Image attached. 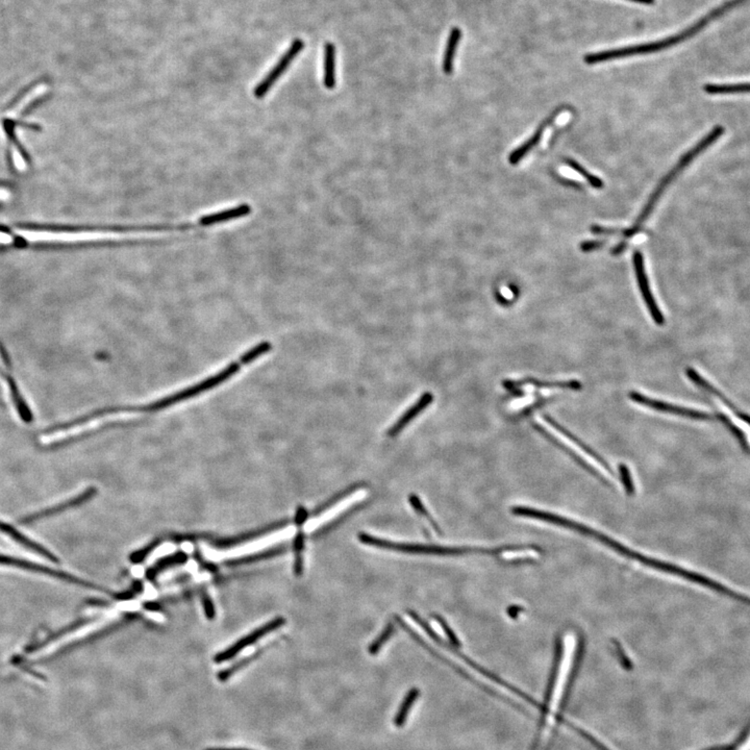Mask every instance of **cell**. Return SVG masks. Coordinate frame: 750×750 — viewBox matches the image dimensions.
Here are the masks:
<instances>
[{"instance_id":"f1b7e54d","label":"cell","mask_w":750,"mask_h":750,"mask_svg":"<svg viewBox=\"0 0 750 750\" xmlns=\"http://www.w3.org/2000/svg\"><path fill=\"white\" fill-rule=\"evenodd\" d=\"M619 475H620L621 482H623V486H625L626 493H627L628 495H634V482H632L630 469H628V467L626 466V465L621 464L620 466H619Z\"/></svg>"},{"instance_id":"83f0119b","label":"cell","mask_w":750,"mask_h":750,"mask_svg":"<svg viewBox=\"0 0 750 750\" xmlns=\"http://www.w3.org/2000/svg\"><path fill=\"white\" fill-rule=\"evenodd\" d=\"M435 619L436 621H437L438 625L441 626L442 630H443L444 632H445L447 638H448V640L450 641L451 645H453V647H461V641H460V639L458 638L457 635L455 634V632L451 630L450 626L447 625L445 619H444L443 617L440 616V615H435Z\"/></svg>"},{"instance_id":"4fadbf2b","label":"cell","mask_w":750,"mask_h":750,"mask_svg":"<svg viewBox=\"0 0 750 750\" xmlns=\"http://www.w3.org/2000/svg\"><path fill=\"white\" fill-rule=\"evenodd\" d=\"M544 420H545V421L547 422V424H550L552 428H554L555 431H559V433H562V435L565 436V437L568 438L570 441H572L573 443L575 444V445L579 447V448H581V450L584 451V453H587L589 457L592 458L593 460H595V461H596L597 463L601 465V466H603V468H605L608 473L613 475V470L612 468H610V464H608V462L606 461V460L603 459V457H601V455H599L598 453H597L596 451L594 450V449L591 448V447L588 446L587 444L584 443V442L581 441V439H579V438H577L576 436L574 435V433H572V431H569V429L564 428V426H562L561 424H559L557 420L554 419V418H552V416L548 415V414H545V415H544Z\"/></svg>"},{"instance_id":"277c9868","label":"cell","mask_w":750,"mask_h":750,"mask_svg":"<svg viewBox=\"0 0 750 750\" xmlns=\"http://www.w3.org/2000/svg\"><path fill=\"white\" fill-rule=\"evenodd\" d=\"M0 565L13 566V567L28 570V572L41 573V574L48 575V576L55 577V579L68 581V583L74 584V585L81 586V587L103 591V588L98 587V586L96 585H93V584L88 583V581H83V579H77V577L73 576V575L69 574V573L52 569V568L39 565V564L33 563V562L16 559V557H10V555H0Z\"/></svg>"},{"instance_id":"d590c367","label":"cell","mask_w":750,"mask_h":750,"mask_svg":"<svg viewBox=\"0 0 750 750\" xmlns=\"http://www.w3.org/2000/svg\"><path fill=\"white\" fill-rule=\"evenodd\" d=\"M628 1L636 2V4H646V6H652L656 2V0H628Z\"/></svg>"},{"instance_id":"44dd1931","label":"cell","mask_w":750,"mask_h":750,"mask_svg":"<svg viewBox=\"0 0 750 750\" xmlns=\"http://www.w3.org/2000/svg\"><path fill=\"white\" fill-rule=\"evenodd\" d=\"M305 533L298 532L294 538L293 550L295 559H294V573L296 576H302L304 573V550H305Z\"/></svg>"},{"instance_id":"ba28073f","label":"cell","mask_w":750,"mask_h":750,"mask_svg":"<svg viewBox=\"0 0 750 750\" xmlns=\"http://www.w3.org/2000/svg\"><path fill=\"white\" fill-rule=\"evenodd\" d=\"M630 398L636 404L652 409V410L663 411V413L692 418L707 417L708 416V411L693 410V409L686 408V407L678 406V404L661 402V400L648 397V396L643 395V394L637 392V391H632L630 393Z\"/></svg>"},{"instance_id":"484cf974","label":"cell","mask_w":750,"mask_h":750,"mask_svg":"<svg viewBox=\"0 0 750 750\" xmlns=\"http://www.w3.org/2000/svg\"><path fill=\"white\" fill-rule=\"evenodd\" d=\"M186 559H187V557L183 554H178L172 555V557H165V559H161V561L159 562L152 570H149V572H147V577L148 579H154V577L156 576L159 572H161V570L169 567L170 565H174V564L178 565V564L183 563V562H186Z\"/></svg>"},{"instance_id":"30bf717a","label":"cell","mask_w":750,"mask_h":750,"mask_svg":"<svg viewBox=\"0 0 750 750\" xmlns=\"http://www.w3.org/2000/svg\"><path fill=\"white\" fill-rule=\"evenodd\" d=\"M251 211V207L249 205L242 203V205H237V207L232 208L229 210L205 215V216L199 218L197 222H198L199 227H214V225H220V223L229 222V221L237 220V219L249 216Z\"/></svg>"},{"instance_id":"d4e9b609","label":"cell","mask_w":750,"mask_h":750,"mask_svg":"<svg viewBox=\"0 0 750 750\" xmlns=\"http://www.w3.org/2000/svg\"><path fill=\"white\" fill-rule=\"evenodd\" d=\"M409 500H410L411 506H413L414 510H415L420 516L428 520L429 524L433 526V530L438 533V535H441L442 530H440L439 526H438L437 522L431 518V514H429L428 511L426 510V506L422 504L421 499H419V496H417V495L415 494H411L410 497H409Z\"/></svg>"},{"instance_id":"7a4b0ae2","label":"cell","mask_w":750,"mask_h":750,"mask_svg":"<svg viewBox=\"0 0 750 750\" xmlns=\"http://www.w3.org/2000/svg\"><path fill=\"white\" fill-rule=\"evenodd\" d=\"M723 134H725V128H723V126H715L711 132H708V135H705V136L703 137V138L701 139L693 148H691L687 154H683V156L679 159L678 164L670 170L669 174H668L665 178L661 179V183H659L658 188L654 190V194L650 197L647 205L644 208L642 214L639 216L638 220L636 221L634 227L630 229H627V231H625V234H623V236H625V238H630V237L634 236V234H637V232L639 231L641 225L645 222L646 219H647L648 216L652 213L654 205L658 203V200L660 199L661 194L664 193V191L667 189L668 186H669L674 179L678 178V174H681V171H683V169H686L689 164H691L692 161L695 160L699 154H703V152H705L708 148L711 147L715 142H717V140H718Z\"/></svg>"},{"instance_id":"d6986e66","label":"cell","mask_w":750,"mask_h":750,"mask_svg":"<svg viewBox=\"0 0 750 750\" xmlns=\"http://www.w3.org/2000/svg\"><path fill=\"white\" fill-rule=\"evenodd\" d=\"M703 90L710 95L750 94V83L725 84V85L708 84L703 87Z\"/></svg>"},{"instance_id":"8992f818","label":"cell","mask_w":750,"mask_h":750,"mask_svg":"<svg viewBox=\"0 0 750 750\" xmlns=\"http://www.w3.org/2000/svg\"><path fill=\"white\" fill-rule=\"evenodd\" d=\"M285 623H286V619L283 618V617H278V618L273 619V620L270 621L266 625L261 626L260 628H256V630L250 632L244 638L240 639L238 642L227 648L225 652L217 654L214 658L215 663H223V661L232 660L234 657L238 656L243 649L256 643V641L260 640L263 637L268 635L269 632L282 627L283 625H285Z\"/></svg>"},{"instance_id":"836d02e7","label":"cell","mask_w":750,"mask_h":750,"mask_svg":"<svg viewBox=\"0 0 750 750\" xmlns=\"http://www.w3.org/2000/svg\"><path fill=\"white\" fill-rule=\"evenodd\" d=\"M736 750H750V734L737 747Z\"/></svg>"},{"instance_id":"e0dca14e","label":"cell","mask_w":750,"mask_h":750,"mask_svg":"<svg viewBox=\"0 0 750 750\" xmlns=\"http://www.w3.org/2000/svg\"><path fill=\"white\" fill-rule=\"evenodd\" d=\"M324 87L333 90L336 87V46L331 42L324 45Z\"/></svg>"},{"instance_id":"ac0fdd59","label":"cell","mask_w":750,"mask_h":750,"mask_svg":"<svg viewBox=\"0 0 750 750\" xmlns=\"http://www.w3.org/2000/svg\"><path fill=\"white\" fill-rule=\"evenodd\" d=\"M419 696L420 690L418 688H413L407 693L402 705H399L397 713L395 715V719H394V725H395L396 727H398V729L404 727L407 720H408L409 715L411 713V708H413L416 700L419 698Z\"/></svg>"},{"instance_id":"e575fe53","label":"cell","mask_w":750,"mask_h":750,"mask_svg":"<svg viewBox=\"0 0 750 750\" xmlns=\"http://www.w3.org/2000/svg\"><path fill=\"white\" fill-rule=\"evenodd\" d=\"M625 247L626 244L625 242L620 243L618 246H616L614 249H613L612 254H614V256H617V254H620L621 252L623 251V250H625Z\"/></svg>"},{"instance_id":"ffe728a7","label":"cell","mask_w":750,"mask_h":750,"mask_svg":"<svg viewBox=\"0 0 750 750\" xmlns=\"http://www.w3.org/2000/svg\"><path fill=\"white\" fill-rule=\"evenodd\" d=\"M363 487H365L364 484H353V486H349L348 488L345 489V490L340 491L339 493H337V494L334 495L333 497H331V499L326 500V501L325 502H323L322 504H320V506H318V508H316L315 510L313 511V512L309 513V517L318 516V515L322 514V513L325 512V511L329 510V508H331V506H335V504H337L338 502L341 501V500L346 499V497H348L349 495L353 494V493H355L356 491L360 490V489L363 488Z\"/></svg>"},{"instance_id":"5b68a950","label":"cell","mask_w":750,"mask_h":750,"mask_svg":"<svg viewBox=\"0 0 750 750\" xmlns=\"http://www.w3.org/2000/svg\"><path fill=\"white\" fill-rule=\"evenodd\" d=\"M305 48V42L302 39H295L293 43L290 46L289 50H287L286 54L280 57V61L278 62L275 66L272 68L271 72L266 75L264 79L256 86V89L254 91V96L256 98H263L266 96L267 93L269 92L270 89L273 87L274 84L280 79L282 76L283 73L286 72L290 64L294 61L296 57L302 52V50Z\"/></svg>"},{"instance_id":"7402d4cb","label":"cell","mask_w":750,"mask_h":750,"mask_svg":"<svg viewBox=\"0 0 750 750\" xmlns=\"http://www.w3.org/2000/svg\"><path fill=\"white\" fill-rule=\"evenodd\" d=\"M714 399L715 404H716L717 406L719 407V409H720V410L722 411L723 413H725V415L727 416V418L731 420L732 424H734V426H736V428H738L739 429H740V431H742L743 433H744L745 437H746L747 441H749V443L750 444L749 424H746L744 420L739 419V418L737 417V416L734 415V414L732 413L731 410H729V407L725 406V404H723V402H721V400L719 399L718 397L714 396Z\"/></svg>"},{"instance_id":"9a60e30c","label":"cell","mask_w":750,"mask_h":750,"mask_svg":"<svg viewBox=\"0 0 750 750\" xmlns=\"http://www.w3.org/2000/svg\"><path fill=\"white\" fill-rule=\"evenodd\" d=\"M559 113V110H557V112L554 113V115L548 117V118L539 126V128H538L537 132H535L534 136H533L532 138L528 139L525 143L522 144L520 147L515 149L514 152L510 154V157H508V161H510V163L512 164V165L519 163V161H521L522 159L530 152V150H532V148H534L535 146H537L538 144H539L546 128H547V126L550 125V123H554L555 117L557 116Z\"/></svg>"},{"instance_id":"9c48e42d","label":"cell","mask_w":750,"mask_h":750,"mask_svg":"<svg viewBox=\"0 0 750 750\" xmlns=\"http://www.w3.org/2000/svg\"><path fill=\"white\" fill-rule=\"evenodd\" d=\"M96 488H94V487H90L87 490H85L83 493H81V494L77 495L76 497H73V499L67 500V501L57 504V506H52V508H45V510L41 511V512L30 515V516L22 519L21 522H23V523H32V522L44 518V517H48L50 516V515H55L57 514V513L63 512V511L67 510V508L79 506V504H83L84 502L93 499V497L96 495Z\"/></svg>"},{"instance_id":"5bb4252c","label":"cell","mask_w":750,"mask_h":750,"mask_svg":"<svg viewBox=\"0 0 750 750\" xmlns=\"http://www.w3.org/2000/svg\"><path fill=\"white\" fill-rule=\"evenodd\" d=\"M533 428L536 429V431H538V433H540V435L543 436V437L545 438L547 441H550V443L554 444V445L557 447V448L561 449V450L564 451L566 455H569V457L572 458L573 461L576 462V463L579 464V466L583 467L585 470H587L588 472L591 473V475H594V477H597L599 481L605 482L606 484H608L607 479H606L605 477H603V475H599L598 471H597L596 469L593 468V467L591 466L589 463H587L585 460L581 459V455H577V453H575V451H573L569 446L565 445V444L562 443V442L559 441V440H557L554 435H552V433H550V431H547V429L543 428V426H540V424H536V422H534V424H533Z\"/></svg>"},{"instance_id":"8d00e7d4","label":"cell","mask_w":750,"mask_h":750,"mask_svg":"<svg viewBox=\"0 0 750 750\" xmlns=\"http://www.w3.org/2000/svg\"><path fill=\"white\" fill-rule=\"evenodd\" d=\"M6 196H8V193H6V190H4V188L0 186V199L4 198V197Z\"/></svg>"},{"instance_id":"d6a6232c","label":"cell","mask_w":750,"mask_h":750,"mask_svg":"<svg viewBox=\"0 0 750 750\" xmlns=\"http://www.w3.org/2000/svg\"><path fill=\"white\" fill-rule=\"evenodd\" d=\"M591 231L596 234H618L619 232L625 234V231H619V229H606V227H599V225H595V227H591Z\"/></svg>"},{"instance_id":"4316f807","label":"cell","mask_w":750,"mask_h":750,"mask_svg":"<svg viewBox=\"0 0 750 750\" xmlns=\"http://www.w3.org/2000/svg\"><path fill=\"white\" fill-rule=\"evenodd\" d=\"M565 161L572 168V169H574L575 171L579 172L581 176H583L584 178L587 179L588 183H589L592 187L596 188V189H601V188L603 187V181H601V178H596V176L591 174L590 172H588L587 170L583 167V166L579 165L577 161L572 160V159H567Z\"/></svg>"},{"instance_id":"1f68e13d","label":"cell","mask_w":750,"mask_h":750,"mask_svg":"<svg viewBox=\"0 0 750 750\" xmlns=\"http://www.w3.org/2000/svg\"><path fill=\"white\" fill-rule=\"evenodd\" d=\"M203 607H205V614H207L208 618L213 619L215 617V610L213 603H212L211 599L207 595H203Z\"/></svg>"},{"instance_id":"52a82bcc","label":"cell","mask_w":750,"mask_h":750,"mask_svg":"<svg viewBox=\"0 0 750 750\" xmlns=\"http://www.w3.org/2000/svg\"><path fill=\"white\" fill-rule=\"evenodd\" d=\"M632 261H634L637 282H638L639 289H640L641 295H642L644 302H645L646 307H647L648 311H649L650 315H652L654 322L659 325L664 324L665 319H664V316L663 314H661L660 307H659L656 300H654V295H652L649 282H648L647 274H646L645 271V265H644L643 254H641L640 251L635 252L634 256H632Z\"/></svg>"},{"instance_id":"603a6c76","label":"cell","mask_w":750,"mask_h":750,"mask_svg":"<svg viewBox=\"0 0 750 750\" xmlns=\"http://www.w3.org/2000/svg\"><path fill=\"white\" fill-rule=\"evenodd\" d=\"M394 632H395V625H394L393 623H389L386 627L382 630V632H380V636H378L377 638L371 643V645L369 646V654H370L371 656H375V654H377L378 652L382 650V648L384 647L385 644L390 640Z\"/></svg>"},{"instance_id":"74e56055","label":"cell","mask_w":750,"mask_h":750,"mask_svg":"<svg viewBox=\"0 0 750 750\" xmlns=\"http://www.w3.org/2000/svg\"><path fill=\"white\" fill-rule=\"evenodd\" d=\"M205 750H254L249 749H208Z\"/></svg>"},{"instance_id":"8fae6325","label":"cell","mask_w":750,"mask_h":750,"mask_svg":"<svg viewBox=\"0 0 750 750\" xmlns=\"http://www.w3.org/2000/svg\"><path fill=\"white\" fill-rule=\"evenodd\" d=\"M524 385H528V386H534L539 389H568V390H581L583 388V385L581 382L575 380H561V382H550V380H541L538 378L525 377L518 380H504V387L508 390L512 388H519L520 386H524Z\"/></svg>"},{"instance_id":"f546056e","label":"cell","mask_w":750,"mask_h":750,"mask_svg":"<svg viewBox=\"0 0 750 750\" xmlns=\"http://www.w3.org/2000/svg\"><path fill=\"white\" fill-rule=\"evenodd\" d=\"M309 518V513L305 506H298L297 511L295 514V523L297 526H302L305 523L307 519Z\"/></svg>"},{"instance_id":"7c38bea8","label":"cell","mask_w":750,"mask_h":750,"mask_svg":"<svg viewBox=\"0 0 750 750\" xmlns=\"http://www.w3.org/2000/svg\"><path fill=\"white\" fill-rule=\"evenodd\" d=\"M433 402V395L431 392H426L419 398L417 402L410 409H408L402 417L391 426L388 431L389 437H396L411 421H413L420 413H422Z\"/></svg>"},{"instance_id":"4dcf8cb0","label":"cell","mask_w":750,"mask_h":750,"mask_svg":"<svg viewBox=\"0 0 750 750\" xmlns=\"http://www.w3.org/2000/svg\"><path fill=\"white\" fill-rule=\"evenodd\" d=\"M605 243V241H588V242L581 243V249L585 252L592 251V250L601 249Z\"/></svg>"},{"instance_id":"2e32d148","label":"cell","mask_w":750,"mask_h":750,"mask_svg":"<svg viewBox=\"0 0 750 750\" xmlns=\"http://www.w3.org/2000/svg\"><path fill=\"white\" fill-rule=\"evenodd\" d=\"M461 39V28H451L450 33H449V36L447 38L445 52H444L443 57V64H442V67H443V72L445 74H451V73H453L455 52H457V48L458 46H459Z\"/></svg>"},{"instance_id":"3957f363","label":"cell","mask_w":750,"mask_h":750,"mask_svg":"<svg viewBox=\"0 0 750 750\" xmlns=\"http://www.w3.org/2000/svg\"><path fill=\"white\" fill-rule=\"evenodd\" d=\"M360 543L365 545L373 546V547L382 548V550H393V552H404V554L413 555H462L467 554H484V555H500L508 552L511 546L497 548L484 547H449V546L428 545V544H411L398 543V542L389 541L382 538L373 537L371 535L360 533L358 535Z\"/></svg>"},{"instance_id":"cb8c5ba5","label":"cell","mask_w":750,"mask_h":750,"mask_svg":"<svg viewBox=\"0 0 750 750\" xmlns=\"http://www.w3.org/2000/svg\"><path fill=\"white\" fill-rule=\"evenodd\" d=\"M286 547L285 546H280V547L273 548V550H267V552H260L254 555H249V557H244V559H236V561L229 562V565H241V564H249L254 563V562L261 561V559H270V557H276V555H282L283 552H286Z\"/></svg>"},{"instance_id":"6da1fadb","label":"cell","mask_w":750,"mask_h":750,"mask_svg":"<svg viewBox=\"0 0 750 750\" xmlns=\"http://www.w3.org/2000/svg\"><path fill=\"white\" fill-rule=\"evenodd\" d=\"M557 524L559 528H567V530L579 533V534L583 535V536L596 540L599 543H601L603 545L607 546V547L616 552L617 554L623 555V557H627V559L639 562V563L642 564V565L646 566V567L659 570V572H661L668 573V574L676 575V576L683 577V579H688V581L707 586V587L720 591V592L725 589V583L719 581L718 579L708 576V575L703 574V573L695 572H693V570L674 565V564L668 563V562L661 561V559H654V557H646V555L640 554V552L630 550V548L619 543L616 540L606 536L603 533L598 532V530H595L594 528H591L589 526L585 525V524L579 523V522L573 521L572 519L564 518L563 516L557 518Z\"/></svg>"}]
</instances>
